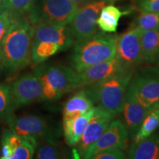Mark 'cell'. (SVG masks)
Returning a JSON list of instances; mask_svg holds the SVG:
<instances>
[{"mask_svg":"<svg viewBox=\"0 0 159 159\" xmlns=\"http://www.w3.org/2000/svg\"><path fill=\"white\" fill-rule=\"evenodd\" d=\"M5 11H6L5 0H0V14Z\"/></svg>","mask_w":159,"mask_h":159,"instance_id":"obj_31","label":"cell"},{"mask_svg":"<svg viewBox=\"0 0 159 159\" xmlns=\"http://www.w3.org/2000/svg\"><path fill=\"white\" fill-rule=\"evenodd\" d=\"M71 2H73L76 3V4H83V3H88V2H90L91 1H94V0H71Z\"/></svg>","mask_w":159,"mask_h":159,"instance_id":"obj_32","label":"cell"},{"mask_svg":"<svg viewBox=\"0 0 159 159\" xmlns=\"http://www.w3.org/2000/svg\"><path fill=\"white\" fill-rule=\"evenodd\" d=\"M108 0H94L80 7L66 26L75 41L94 35L97 32V19Z\"/></svg>","mask_w":159,"mask_h":159,"instance_id":"obj_8","label":"cell"},{"mask_svg":"<svg viewBox=\"0 0 159 159\" xmlns=\"http://www.w3.org/2000/svg\"><path fill=\"white\" fill-rule=\"evenodd\" d=\"M33 73L39 77L42 84L44 100H57L66 93L81 88L78 74L71 67L41 66Z\"/></svg>","mask_w":159,"mask_h":159,"instance_id":"obj_4","label":"cell"},{"mask_svg":"<svg viewBox=\"0 0 159 159\" xmlns=\"http://www.w3.org/2000/svg\"><path fill=\"white\" fill-rule=\"evenodd\" d=\"M128 139V131L122 121L112 120L104 134L83 155V158L93 159L97 153L109 148H120L125 150Z\"/></svg>","mask_w":159,"mask_h":159,"instance_id":"obj_12","label":"cell"},{"mask_svg":"<svg viewBox=\"0 0 159 159\" xmlns=\"http://www.w3.org/2000/svg\"><path fill=\"white\" fill-rule=\"evenodd\" d=\"M61 51V48L57 43L50 42L33 43L31 49L32 62L39 64L44 62L46 60Z\"/></svg>","mask_w":159,"mask_h":159,"instance_id":"obj_24","label":"cell"},{"mask_svg":"<svg viewBox=\"0 0 159 159\" xmlns=\"http://www.w3.org/2000/svg\"><path fill=\"white\" fill-rule=\"evenodd\" d=\"M10 130L19 136L31 137L39 142L55 140L54 133L43 117L35 115L16 116L10 114L5 119Z\"/></svg>","mask_w":159,"mask_h":159,"instance_id":"obj_9","label":"cell"},{"mask_svg":"<svg viewBox=\"0 0 159 159\" xmlns=\"http://www.w3.org/2000/svg\"><path fill=\"white\" fill-rule=\"evenodd\" d=\"M35 0H5V8L15 16L27 13Z\"/></svg>","mask_w":159,"mask_h":159,"instance_id":"obj_26","label":"cell"},{"mask_svg":"<svg viewBox=\"0 0 159 159\" xmlns=\"http://www.w3.org/2000/svg\"><path fill=\"white\" fill-rule=\"evenodd\" d=\"M1 144V159H30L39 142L34 138L19 136L7 129L4 130Z\"/></svg>","mask_w":159,"mask_h":159,"instance_id":"obj_11","label":"cell"},{"mask_svg":"<svg viewBox=\"0 0 159 159\" xmlns=\"http://www.w3.org/2000/svg\"><path fill=\"white\" fill-rule=\"evenodd\" d=\"M95 106L87 112L73 117L63 119V129L65 142L70 147H75L80 140L85 127L94 114Z\"/></svg>","mask_w":159,"mask_h":159,"instance_id":"obj_17","label":"cell"},{"mask_svg":"<svg viewBox=\"0 0 159 159\" xmlns=\"http://www.w3.org/2000/svg\"><path fill=\"white\" fill-rule=\"evenodd\" d=\"M114 116L104 109L95 106L94 114L85 127L77 146L76 155L83 158L88 149L96 142L108 128Z\"/></svg>","mask_w":159,"mask_h":159,"instance_id":"obj_13","label":"cell"},{"mask_svg":"<svg viewBox=\"0 0 159 159\" xmlns=\"http://www.w3.org/2000/svg\"><path fill=\"white\" fill-rule=\"evenodd\" d=\"M34 31L27 18L16 16L0 44L2 69L15 72L30 63Z\"/></svg>","mask_w":159,"mask_h":159,"instance_id":"obj_1","label":"cell"},{"mask_svg":"<svg viewBox=\"0 0 159 159\" xmlns=\"http://www.w3.org/2000/svg\"><path fill=\"white\" fill-rule=\"evenodd\" d=\"M78 8V4L71 0H35L27 19L33 25L44 22L66 26Z\"/></svg>","mask_w":159,"mask_h":159,"instance_id":"obj_5","label":"cell"},{"mask_svg":"<svg viewBox=\"0 0 159 159\" xmlns=\"http://www.w3.org/2000/svg\"><path fill=\"white\" fill-rule=\"evenodd\" d=\"M141 11L159 12V0H139Z\"/></svg>","mask_w":159,"mask_h":159,"instance_id":"obj_30","label":"cell"},{"mask_svg":"<svg viewBox=\"0 0 159 159\" xmlns=\"http://www.w3.org/2000/svg\"><path fill=\"white\" fill-rule=\"evenodd\" d=\"M13 111L10 86L6 84H0V120L5 119L12 114Z\"/></svg>","mask_w":159,"mask_h":159,"instance_id":"obj_27","label":"cell"},{"mask_svg":"<svg viewBox=\"0 0 159 159\" xmlns=\"http://www.w3.org/2000/svg\"><path fill=\"white\" fill-rule=\"evenodd\" d=\"M141 43L144 62L156 63L159 52V28L142 32Z\"/></svg>","mask_w":159,"mask_h":159,"instance_id":"obj_21","label":"cell"},{"mask_svg":"<svg viewBox=\"0 0 159 159\" xmlns=\"http://www.w3.org/2000/svg\"><path fill=\"white\" fill-rule=\"evenodd\" d=\"M130 86L139 101L149 111L159 106V69L147 66L133 75Z\"/></svg>","mask_w":159,"mask_h":159,"instance_id":"obj_6","label":"cell"},{"mask_svg":"<svg viewBox=\"0 0 159 159\" xmlns=\"http://www.w3.org/2000/svg\"><path fill=\"white\" fill-rule=\"evenodd\" d=\"M117 35L97 33L75 41L71 56V67L80 72L87 67L105 62L116 56Z\"/></svg>","mask_w":159,"mask_h":159,"instance_id":"obj_2","label":"cell"},{"mask_svg":"<svg viewBox=\"0 0 159 159\" xmlns=\"http://www.w3.org/2000/svg\"><path fill=\"white\" fill-rule=\"evenodd\" d=\"M136 27L142 32L159 28V12L141 11L136 20Z\"/></svg>","mask_w":159,"mask_h":159,"instance_id":"obj_25","label":"cell"},{"mask_svg":"<svg viewBox=\"0 0 159 159\" xmlns=\"http://www.w3.org/2000/svg\"><path fill=\"white\" fill-rule=\"evenodd\" d=\"M127 156L131 159H159V134L154 133L148 138L133 142Z\"/></svg>","mask_w":159,"mask_h":159,"instance_id":"obj_18","label":"cell"},{"mask_svg":"<svg viewBox=\"0 0 159 159\" xmlns=\"http://www.w3.org/2000/svg\"><path fill=\"white\" fill-rule=\"evenodd\" d=\"M156 63L157 65V67L159 69V52H158V56H157V58H156Z\"/></svg>","mask_w":159,"mask_h":159,"instance_id":"obj_33","label":"cell"},{"mask_svg":"<svg viewBox=\"0 0 159 159\" xmlns=\"http://www.w3.org/2000/svg\"><path fill=\"white\" fill-rule=\"evenodd\" d=\"M15 18V16H13L7 10L0 14V44L13 24Z\"/></svg>","mask_w":159,"mask_h":159,"instance_id":"obj_28","label":"cell"},{"mask_svg":"<svg viewBox=\"0 0 159 159\" xmlns=\"http://www.w3.org/2000/svg\"><path fill=\"white\" fill-rule=\"evenodd\" d=\"M134 71H125L100 82L84 87L95 106L115 116L122 111Z\"/></svg>","mask_w":159,"mask_h":159,"instance_id":"obj_3","label":"cell"},{"mask_svg":"<svg viewBox=\"0 0 159 159\" xmlns=\"http://www.w3.org/2000/svg\"><path fill=\"white\" fill-rule=\"evenodd\" d=\"M158 109H159V106H158Z\"/></svg>","mask_w":159,"mask_h":159,"instance_id":"obj_36","label":"cell"},{"mask_svg":"<svg viewBox=\"0 0 159 159\" xmlns=\"http://www.w3.org/2000/svg\"><path fill=\"white\" fill-rule=\"evenodd\" d=\"M149 112L150 111L141 104L129 85L120 113L122 114V123L128 131L129 139L133 140L143 119Z\"/></svg>","mask_w":159,"mask_h":159,"instance_id":"obj_14","label":"cell"},{"mask_svg":"<svg viewBox=\"0 0 159 159\" xmlns=\"http://www.w3.org/2000/svg\"><path fill=\"white\" fill-rule=\"evenodd\" d=\"M159 128V109L155 108L150 111L139 127L138 131L133 139L134 142H139L145 138H148Z\"/></svg>","mask_w":159,"mask_h":159,"instance_id":"obj_23","label":"cell"},{"mask_svg":"<svg viewBox=\"0 0 159 159\" xmlns=\"http://www.w3.org/2000/svg\"><path fill=\"white\" fill-rule=\"evenodd\" d=\"M38 144L35 152V158L38 159H58L67 158V150L57 144L55 140L41 142Z\"/></svg>","mask_w":159,"mask_h":159,"instance_id":"obj_22","label":"cell"},{"mask_svg":"<svg viewBox=\"0 0 159 159\" xmlns=\"http://www.w3.org/2000/svg\"><path fill=\"white\" fill-rule=\"evenodd\" d=\"M125 71L132 70H129L123 67L117 57L115 56L114 58L105 62L87 67L77 74L81 88H83L100 82Z\"/></svg>","mask_w":159,"mask_h":159,"instance_id":"obj_16","label":"cell"},{"mask_svg":"<svg viewBox=\"0 0 159 159\" xmlns=\"http://www.w3.org/2000/svg\"><path fill=\"white\" fill-rule=\"evenodd\" d=\"M9 86L13 110L44 100L42 84L39 77L33 72L22 75L13 81Z\"/></svg>","mask_w":159,"mask_h":159,"instance_id":"obj_10","label":"cell"},{"mask_svg":"<svg viewBox=\"0 0 159 159\" xmlns=\"http://www.w3.org/2000/svg\"><path fill=\"white\" fill-rule=\"evenodd\" d=\"M2 69V57H1V51H0V69Z\"/></svg>","mask_w":159,"mask_h":159,"instance_id":"obj_34","label":"cell"},{"mask_svg":"<svg viewBox=\"0 0 159 159\" xmlns=\"http://www.w3.org/2000/svg\"><path fill=\"white\" fill-rule=\"evenodd\" d=\"M34 27L33 43H55L63 51L67 50L74 44L75 39L67 26L40 22L35 25Z\"/></svg>","mask_w":159,"mask_h":159,"instance_id":"obj_15","label":"cell"},{"mask_svg":"<svg viewBox=\"0 0 159 159\" xmlns=\"http://www.w3.org/2000/svg\"><path fill=\"white\" fill-rule=\"evenodd\" d=\"M128 12L122 11L114 5H105L101 10L97 19V25L100 30L107 33H114L117 30L119 19Z\"/></svg>","mask_w":159,"mask_h":159,"instance_id":"obj_20","label":"cell"},{"mask_svg":"<svg viewBox=\"0 0 159 159\" xmlns=\"http://www.w3.org/2000/svg\"><path fill=\"white\" fill-rule=\"evenodd\" d=\"M0 144H1V141H0ZM0 158H1V151H0Z\"/></svg>","mask_w":159,"mask_h":159,"instance_id":"obj_35","label":"cell"},{"mask_svg":"<svg viewBox=\"0 0 159 159\" xmlns=\"http://www.w3.org/2000/svg\"><path fill=\"white\" fill-rule=\"evenodd\" d=\"M126 158L127 155L124 150L120 148H109L97 153L93 159H124Z\"/></svg>","mask_w":159,"mask_h":159,"instance_id":"obj_29","label":"cell"},{"mask_svg":"<svg viewBox=\"0 0 159 159\" xmlns=\"http://www.w3.org/2000/svg\"><path fill=\"white\" fill-rule=\"evenodd\" d=\"M142 31L136 26L117 36L116 57L123 67L134 71L142 65L143 57L141 35Z\"/></svg>","mask_w":159,"mask_h":159,"instance_id":"obj_7","label":"cell"},{"mask_svg":"<svg viewBox=\"0 0 159 159\" xmlns=\"http://www.w3.org/2000/svg\"><path fill=\"white\" fill-rule=\"evenodd\" d=\"M94 106V103L85 89H80L66 102L63 110V119H71L84 114Z\"/></svg>","mask_w":159,"mask_h":159,"instance_id":"obj_19","label":"cell"}]
</instances>
